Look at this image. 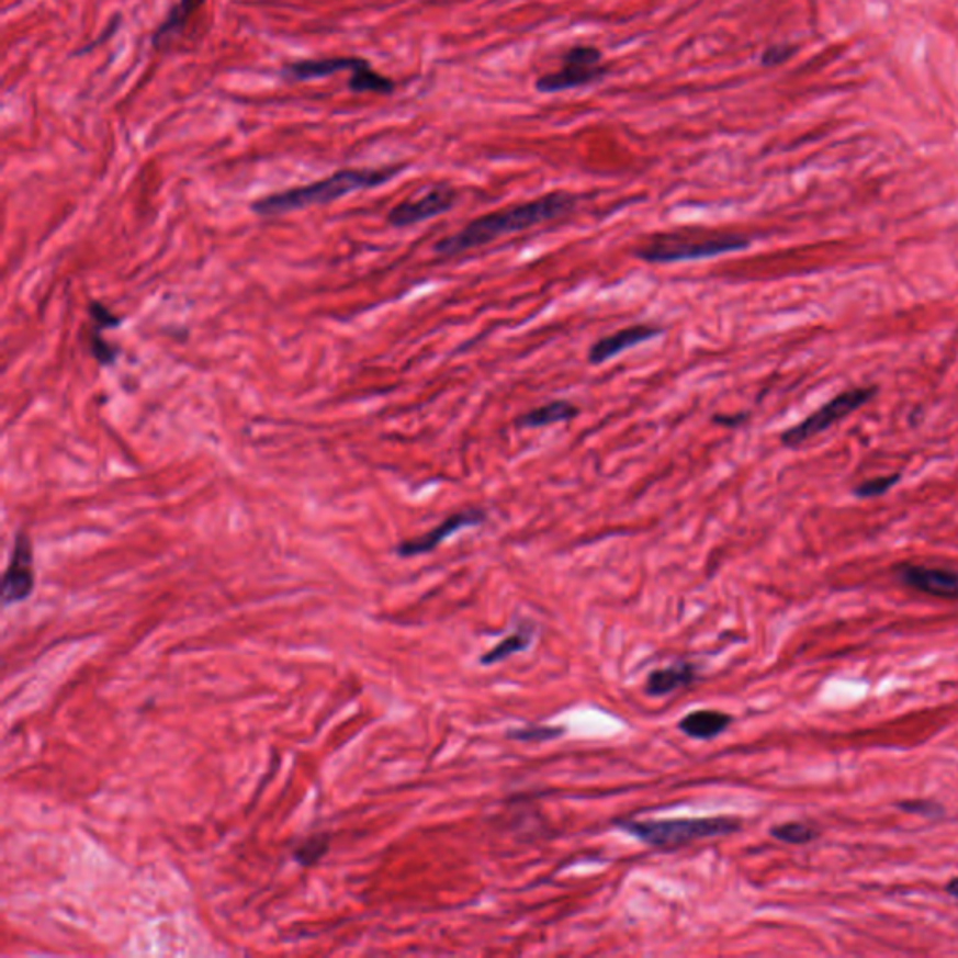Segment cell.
<instances>
[{
	"mask_svg": "<svg viewBox=\"0 0 958 958\" xmlns=\"http://www.w3.org/2000/svg\"><path fill=\"white\" fill-rule=\"evenodd\" d=\"M575 206H577V198L565 191L546 193L543 198L533 199L528 203L511 204L508 208L496 210L472 219L463 229L438 240L432 246V251L444 259L458 257L470 249L482 248L485 244L498 240L501 236L521 233L541 223L567 216L572 214Z\"/></svg>",
	"mask_w": 958,
	"mask_h": 958,
	"instance_id": "cell-1",
	"label": "cell"
},
{
	"mask_svg": "<svg viewBox=\"0 0 958 958\" xmlns=\"http://www.w3.org/2000/svg\"><path fill=\"white\" fill-rule=\"evenodd\" d=\"M401 171L403 166L382 167V169H341L312 184L296 185L291 190L278 191L257 199L251 203V212L257 216L273 217L309 206L330 204L354 191L373 190L386 184Z\"/></svg>",
	"mask_w": 958,
	"mask_h": 958,
	"instance_id": "cell-2",
	"label": "cell"
},
{
	"mask_svg": "<svg viewBox=\"0 0 958 958\" xmlns=\"http://www.w3.org/2000/svg\"><path fill=\"white\" fill-rule=\"evenodd\" d=\"M616 825L655 848H676L695 841L724 837L740 832L742 822L734 816H705V819L618 820Z\"/></svg>",
	"mask_w": 958,
	"mask_h": 958,
	"instance_id": "cell-3",
	"label": "cell"
},
{
	"mask_svg": "<svg viewBox=\"0 0 958 958\" xmlns=\"http://www.w3.org/2000/svg\"><path fill=\"white\" fill-rule=\"evenodd\" d=\"M747 236L732 233H711V235H657L636 249V257L650 264L665 262L700 261L724 253H736L750 248Z\"/></svg>",
	"mask_w": 958,
	"mask_h": 958,
	"instance_id": "cell-4",
	"label": "cell"
},
{
	"mask_svg": "<svg viewBox=\"0 0 958 958\" xmlns=\"http://www.w3.org/2000/svg\"><path fill=\"white\" fill-rule=\"evenodd\" d=\"M562 68L541 76L536 81L540 92H562V90L578 89L604 79L607 68L601 66V52L594 45H575L562 57Z\"/></svg>",
	"mask_w": 958,
	"mask_h": 958,
	"instance_id": "cell-5",
	"label": "cell"
},
{
	"mask_svg": "<svg viewBox=\"0 0 958 958\" xmlns=\"http://www.w3.org/2000/svg\"><path fill=\"white\" fill-rule=\"evenodd\" d=\"M875 387H854V390L838 394L837 397L827 401L824 407H820L816 413L803 419L801 424L782 432V444L788 446V448L803 444L809 438L816 437L825 429H830L833 424L846 418L848 414L856 413L857 408L864 407L865 403L875 395Z\"/></svg>",
	"mask_w": 958,
	"mask_h": 958,
	"instance_id": "cell-6",
	"label": "cell"
},
{
	"mask_svg": "<svg viewBox=\"0 0 958 958\" xmlns=\"http://www.w3.org/2000/svg\"><path fill=\"white\" fill-rule=\"evenodd\" d=\"M36 586V564H34V545L31 536L20 532L13 540L12 552L8 560L7 572L2 577V604H23L32 596Z\"/></svg>",
	"mask_w": 958,
	"mask_h": 958,
	"instance_id": "cell-7",
	"label": "cell"
},
{
	"mask_svg": "<svg viewBox=\"0 0 958 958\" xmlns=\"http://www.w3.org/2000/svg\"><path fill=\"white\" fill-rule=\"evenodd\" d=\"M455 201H458V191L453 190L451 185H432L431 190H427L424 195L395 204L387 214V223L395 229H405L410 225H418V223L427 222L431 217L444 214L448 210L453 208Z\"/></svg>",
	"mask_w": 958,
	"mask_h": 958,
	"instance_id": "cell-8",
	"label": "cell"
},
{
	"mask_svg": "<svg viewBox=\"0 0 958 958\" xmlns=\"http://www.w3.org/2000/svg\"><path fill=\"white\" fill-rule=\"evenodd\" d=\"M485 519H487V515L483 509L470 508L458 511L424 536L401 541L399 545L395 546V552L399 554L401 559H413L419 554H427V552L435 551L440 543H444L453 533L461 532L464 528L480 527L485 522Z\"/></svg>",
	"mask_w": 958,
	"mask_h": 958,
	"instance_id": "cell-9",
	"label": "cell"
},
{
	"mask_svg": "<svg viewBox=\"0 0 958 958\" xmlns=\"http://www.w3.org/2000/svg\"><path fill=\"white\" fill-rule=\"evenodd\" d=\"M899 578L902 583L923 591L928 596L958 599V573L939 567H925V565H902L899 567Z\"/></svg>",
	"mask_w": 958,
	"mask_h": 958,
	"instance_id": "cell-10",
	"label": "cell"
},
{
	"mask_svg": "<svg viewBox=\"0 0 958 958\" xmlns=\"http://www.w3.org/2000/svg\"><path fill=\"white\" fill-rule=\"evenodd\" d=\"M661 331L663 330H661L660 326L635 324V326H629V328L615 331L610 336L601 337L599 341L591 345L590 352H588V362L594 363V365L609 362V360H612L618 354H622L625 350L633 349L636 345L646 343L650 339H654V337L660 336Z\"/></svg>",
	"mask_w": 958,
	"mask_h": 958,
	"instance_id": "cell-11",
	"label": "cell"
},
{
	"mask_svg": "<svg viewBox=\"0 0 958 958\" xmlns=\"http://www.w3.org/2000/svg\"><path fill=\"white\" fill-rule=\"evenodd\" d=\"M365 63L362 57H330L318 58V60H294L281 68V76L289 81H313V79H324V77L334 76L337 71L349 70L350 74L360 68Z\"/></svg>",
	"mask_w": 958,
	"mask_h": 958,
	"instance_id": "cell-12",
	"label": "cell"
},
{
	"mask_svg": "<svg viewBox=\"0 0 958 958\" xmlns=\"http://www.w3.org/2000/svg\"><path fill=\"white\" fill-rule=\"evenodd\" d=\"M695 678H697L695 665L686 663V661H679V663H674L670 667L657 668L654 673H650L646 684H644V689H646L650 697H665V695L674 692L676 689L691 686Z\"/></svg>",
	"mask_w": 958,
	"mask_h": 958,
	"instance_id": "cell-13",
	"label": "cell"
},
{
	"mask_svg": "<svg viewBox=\"0 0 958 958\" xmlns=\"http://www.w3.org/2000/svg\"><path fill=\"white\" fill-rule=\"evenodd\" d=\"M732 724V715L719 710H695L681 719L678 729L686 736L695 740H711L723 734L724 730Z\"/></svg>",
	"mask_w": 958,
	"mask_h": 958,
	"instance_id": "cell-14",
	"label": "cell"
},
{
	"mask_svg": "<svg viewBox=\"0 0 958 958\" xmlns=\"http://www.w3.org/2000/svg\"><path fill=\"white\" fill-rule=\"evenodd\" d=\"M578 408L570 403V401H551L546 405L532 408L527 414H522L521 418H517V427H528V429H538V427L554 426V424H564L577 418Z\"/></svg>",
	"mask_w": 958,
	"mask_h": 958,
	"instance_id": "cell-15",
	"label": "cell"
},
{
	"mask_svg": "<svg viewBox=\"0 0 958 958\" xmlns=\"http://www.w3.org/2000/svg\"><path fill=\"white\" fill-rule=\"evenodd\" d=\"M204 2L206 0H178L177 4L171 8V12L167 13L166 20L161 21V25L154 31V47H161V44H166L167 40H171L174 34L182 32L191 15L198 12Z\"/></svg>",
	"mask_w": 958,
	"mask_h": 958,
	"instance_id": "cell-16",
	"label": "cell"
},
{
	"mask_svg": "<svg viewBox=\"0 0 958 958\" xmlns=\"http://www.w3.org/2000/svg\"><path fill=\"white\" fill-rule=\"evenodd\" d=\"M533 633H536V631H533L532 625L525 623V625L517 629L515 633L506 636V639H501L496 646L491 647L489 652H485V654L480 657V663L489 667V665H495V663L508 660L511 655L527 652L530 644H532Z\"/></svg>",
	"mask_w": 958,
	"mask_h": 958,
	"instance_id": "cell-17",
	"label": "cell"
},
{
	"mask_svg": "<svg viewBox=\"0 0 958 958\" xmlns=\"http://www.w3.org/2000/svg\"><path fill=\"white\" fill-rule=\"evenodd\" d=\"M349 89L352 92H373V94L390 95L395 90V83L392 79L382 76L379 71L371 68V64L365 63L356 68L350 74Z\"/></svg>",
	"mask_w": 958,
	"mask_h": 958,
	"instance_id": "cell-18",
	"label": "cell"
},
{
	"mask_svg": "<svg viewBox=\"0 0 958 958\" xmlns=\"http://www.w3.org/2000/svg\"><path fill=\"white\" fill-rule=\"evenodd\" d=\"M769 835L787 844H807L813 843L820 837V832L811 824L803 822H787V824L775 825L769 830Z\"/></svg>",
	"mask_w": 958,
	"mask_h": 958,
	"instance_id": "cell-19",
	"label": "cell"
},
{
	"mask_svg": "<svg viewBox=\"0 0 958 958\" xmlns=\"http://www.w3.org/2000/svg\"><path fill=\"white\" fill-rule=\"evenodd\" d=\"M328 848H330V838H328V835H313V837H307L305 841H302V843L294 848L292 857H294V861L302 865V867H313V865H317L318 861L326 856Z\"/></svg>",
	"mask_w": 958,
	"mask_h": 958,
	"instance_id": "cell-20",
	"label": "cell"
},
{
	"mask_svg": "<svg viewBox=\"0 0 958 958\" xmlns=\"http://www.w3.org/2000/svg\"><path fill=\"white\" fill-rule=\"evenodd\" d=\"M565 729L562 726H525V729L509 730L508 737L519 740V742H545V740H556L564 736Z\"/></svg>",
	"mask_w": 958,
	"mask_h": 958,
	"instance_id": "cell-21",
	"label": "cell"
},
{
	"mask_svg": "<svg viewBox=\"0 0 958 958\" xmlns=\"http://www.w3.org/2000/svg\"><path fill=\"white\" fill-rule=\"evenodd\" d=\"M90 354L100 365L109 368V365H115L119 350L109 343V341H105L100 330L94 328V330L90 331Z\"/></svg>",
	"mask_w": 958,
	"mask_h": 958,
	"instance_id": "cell-22",
	"label": "cell"
},
{
	"mask_svg": "<svg viewBox=\"0 0 958 958\" xmlns=\"http://www.w3.org/2000/svg\"><path fill=\"white\" fill-rule=\"evenodd\" d=\"M89 315L95 328L100 331L113 330V328H119L122 324V318L116 317L115 313L111 312L105 305L100 304V302H90Z\"/></svg>",
	"mask_w": 958,
	"mask_h": 958,
	"instance_id": "cell-23",
	"label": "cell"
},
{
	"mask_svg": "<svg viewBox=\"0 0 958 958\" xmlns=\"http://www.w3.org/2000/svg\"><path fill=\"white\" fill-rule=\"evenodd\" d=\"M899 480V476H886V477H876V480H869V482L861 483L859 487L856 489V495L861 496V498H872V496H880L883 493H888L891 487H893V483Z\"/></svg>",
	"mask_w": 958,
	"mask_h": 958,
	"instance_id": "cell-24",
	"label": "cell"
},
{
	"mask_svg": "<svg viewBox=\"0 0 958 958\" xmlns=\"http://www.w3.org/2000/svg\"><path fill=\"white\" fill-rule=\"evenodd\" d=\"M897 807L904 811V813L921 814V816H936V814H942V811H944L942 807L928 800L901 801Z\"/></svg>",
	"mask_w": 958,
	"mask_h": 958,
	"instance_id": "cell-25",
	"label": "cell"
},
{
	"mask_svg": "<svg viewBox=\"0 0 958 958\" xmlns=\"http://www.w3.org/2000/svg\"><path fill=\"white\" fill-rule=\"evenodd\" d=\"M793 47L790 45H771L766 52L762 53V64L764 66H777L792 57Z\"/></svg>",
	"mask_w": 958,
	"mask_h": 958,
	"instance_id": "cell-26",
	"label": "cell"
},
{
	"mask_svg": "<svg viewBox=\"0 0 958 958\" xmlns=\"http://www.w3.org/2000/svg\"><path fill=\"white\" fill-rule=\"evenodd\" d=\"M743 418L742 414H737V416H715L713 421H718V424H723L726 427H736L737 424H742Z\"/></svg>",
	"mask_w": 958,
	"mask_h": 958,
	"instance_id": "cell-27",
	"label": "cell"
},
{
	"mask_svg": "<svg viewBox=\"0 0 958 958\" xmlns=\"http://www.w3.org/2000/svg\"><path fill=\"white\" fill-rule=\"evenodd\" d=\"M947 895H951L953 899H958V878H953L949 880V883L946 886Z\"/></svg>",
	"mask_w": 958,
	"mask_h": 958,
	"instance_id": "cell-28",
	"label": "cell"
}]
</instances>
